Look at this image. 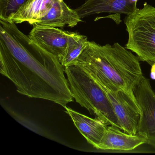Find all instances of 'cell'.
Listing matches in <instances>:
<instances>
[{
  "instance_id": "obj_4",
  "label": "cell",
  "mask_w": 155,
  "mask_h": 155,
  "mask_svg": "<svg viewBox=\"0 0 155 155\" xmlns=\"http://www.w3.org/2000/svg\"><path fill=\"white\" fill-rule=\"evenodd\" d=\"M128 40L126 48L141 61L155 63V8L146 2L124 19Z\"/></svg>"
},
{
  "instance_id": "obj_9",
  "label": "cell",
  "mask_w": 155,
  "mask_h": 155,
  "mask_svg": "<svg viewBox=\"0 0 155 155\" xmlns=\"http://www.w3.org/2000/svg\"><path fill=\"white\" fill-rule=\"evenodd\" d=\"M82 21L75 10L70 8L63 0H55L46 15L33 21V27H46L62 28L67 25L73 28Z\"/></svg>"
},
{
  "instance_id": "obj_7",
  "label": "cell",
  "mask_w": 155,
  "mask_h": 155,
  "mask_svg": "<svg viewBox=\"0 0 155 155\" xmlns=\"http://www.w3.org/2000/svg\"><path fill=\"white\" fill-rule=\"evenodd\" d=\"M138 0H86L83 4L75 9L81 18L95 14L109 13L104 18L120 23L121 14L129 15L136 11Z\"/></svg>"
},
{
  "instance_id": "obj_5",
  "label": "cell",
  "mask_w": 155,
  "mask_h": 155,
  "mask_svg": "<svg viewBox=\"0 0 155 155\" xmlns=\"http://www.w3.org/2000/svg\"><path fill=\"white\" fill-rule=\"evenodd\" d=\"M141 111L137 133L145 136L147 143L155 149V92L149 80L142 76L133 89Z\"/></svg>"
},
{
  "instance_id": "obj_3",
  "label": "cell",
  "mask_w": 155,
  "mask_h": 155,
  "mask_svg": "<svg viewBox=\"0 0 155 155\" xmlns=\"http://www.w3.org/2000/svg\"><path fill=\"white\" fill-rule=\"evenodd\" d=\"M64 70L76 102L107 126L119 128L113 106L102 87L84 69L76 64L65 67Z\"/></svg>"
},
{
  "instance_id": "obj_1",
  "label": "cell",
  "mask_w": 155,
  "mask_h": 155,
  "mask_svg": "<svg viewBox=\"0 0 155 155\" xmlns=\"http://www.w3.org/2000/svg\"><path fill=\"white\" fill-rule=\"evenodd\" d=\"M0 72L19 93L53 101L63 107L74 100L58 58L21 32L16 23L0 19Z\"/></svg>"
},
{
  "instance_id": "obj_6",
  "label": "cell",
  "mask_w": 155,
  "mask_h": 155,
  "mask_svg": "<svg viewBox=\"0 0 155 155\" xmlns=\"http://www.w3.org/2000/svg\"><path fill=\"white\" fill-rule=\"evenodd\" d=\"M104 90L113 106L119 128L128 134L136 135L137 133L141 111L134 94L123 90Z\"/></svg>"
},
{
  "instance_id": "obj_2",
  "label": "cell",
  "mask_w": 155,
  "mask_h": 155,
  "mask_svg": "<svg viewBox=\"0 0 155 155\" xmlns=\"http://www.w3.org/2000/svg\"><path fill=\"white\" fill-rule=\"evenodd\" d=\"M140 61L117 42L100 45L88 41L74 64L84 69L105 89L134 94L133 88L143 76Z\"/></svg>"
},
{
  "instance_id": "obj_16",
  "label": "cell",
  "mask_w": 155,
  "mask_h": 155,
  "mask_svg": "<svg viewBox=\"0 0 155 155\" xmlns=\"http://www.w3.org/2000/svg\"><path fill=\"white\" fill-rule=\"evenodd\" d=\"M150 77L152 80H155V63H153L151 65Z\"/></svg>"
},
{
  "instance_id": "obj_14",
  "label": "cell",
  "mask_w": 155,
  "mask_h": 155,
  "mask_svg": "<svg viewBox=\"0 0 155 155\" xmlns=\"http://www.w3.org/2000/svg\"><path fill=\"white\" fill-rule=\"evenodd\" d=\"M31 0H0V19L9 20L20 9Z\"/></svg>"
},
{
  "instance_id": "obj_8",
  "label": "cell",
  "mask_w": 155,
  "mask_h": 155,
  "mask_svg": "<svg viewBox=\"0 0 155 155\" xmlns=\"http://www.w3.org/2000/svg\"><path fill=\"white\" fill-rule=\"evenodd\" d=\"M70 32L54 27H33L29 37L40 47L60 60L64 55Z\"/></svg>"
},
{
  "instance_id": "obj_15",
  "label": "cell",
  "mask_w": 155,
  "mask_h": 155,
  "mask_svg": "<svg viewBox=\"0 0 155 155\" xmlns=\"http://www.w3.org/2000/svg\"><path fill=\"white\" fill-rule=\"evenodd\" d=\"M8 111H9L10 114L21 125L24 127L28 128L30 130H32L33 132H36L39 135L43 136L44 135V132L43 130L35 122L31 120L28 118H26L25 117H22L18 115V113H16L11 109L10 110H8Z\"/></svg>"
},
{
  "instance_id": "obj_10",
  "label": "cell",
  "mask_w": 155,
  "mask_h": 155,
  "mask_svg": "<svg viewBox=\"0 0 155 155\" xmlns=\"http://www.w3.org/2000/svg\"><path fill=\"white\" fill-rule=\"evenodd\" d=\"M121 130L115 126H107L97 149L129 151L147 144V139L145 136L138 133L130 135Z\"/></svg>"
},
{
  "instance_id": "obj_12",
  "label": "cell",
  "mask_w": 155,
  "mask_h": 155,
  "mask_svg": "<svg viewBox=\"0 0 155 155\" xmlns=\"http://www.w3.org/2000/svg\"><path fill=\"white\" fill-rule=\"evenodd\" d=\"M54 1L55 0H31L20 9L8 21L16 24L28 22L31 24L44 17Z\"/></svg>"
},
{
  "instance_id": "obj_13",
  "label": "cell",
  "mask_w": 155,
  "mask_h": 155,
  "mask_svg": "<svg viewBox=\"0 0 155 155\" xmlns=\"http://www.w3.org/2000/svg\"><path fill=\"white\" fill-rule=\"evenodd\" d=\"M87 37L77 32H70L65 53L59 61L65 68L77 61L87 44Z\"/></svg>"
},
{
  "instance_id": "obj_11",
  "label": "cell",
  "mask_w": 155,
  "mask_h": 155,
  "mask_svg": "<svg viewBox=\"0 0 155 155\" xmlns=\"http://www.w3.org/2000/svg\"><path fill=\"white\" fill-rule=\"evenodd\" d=\"M64 108L78 130L90 144L97 149L104 136L107 125L96 118H91L67 106Z\"/></svg>"
}]
</instances>
